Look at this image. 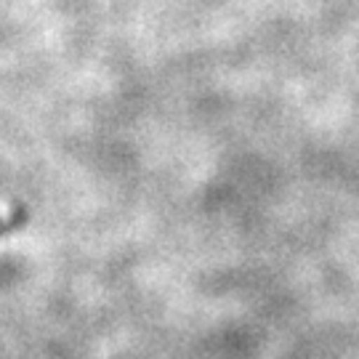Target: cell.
Listing matches in <instances>:
<instances>
[{
	"label": "cell",
	"mask_w": 359,
	"mask_h": 359,
	"mask_svg": "<svg viewBox=\"0 0 359 359\" xmlns=\"http://www.w3.org/2000/svg\"><path fill=\"white\" fill-rule=\"evenodd\" d=\"M3 226H6V221H3V218H0V229H3Z\"/></svg>",
	"instance_id": "obj_1"
}]
</instances>
